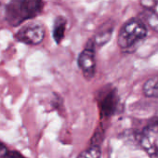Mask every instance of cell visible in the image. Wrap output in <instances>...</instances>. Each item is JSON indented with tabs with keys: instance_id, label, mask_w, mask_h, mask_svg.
Listing matches in <instances>:
<instances>
[{
	"instance_id": "1",
	"label": "cell",
	"mask_w": 158,
	"mask_h": 158,
	"mask_svg": "<svg viewBox=\"0 0 158 158\" xmlns=\"http://www.w3.org/2000/svg\"><path fill=\"white\" fill-rule=\"evenodd\" d=\"M43 0H10L6 6L5 20L11 26H19L36 17L43 9Z\"/></svg>"
},
{
	"instance_id": "2",
	"label": "cell",
	"mask_w": 158,
	"mask_h": 158,
	"mask_svg": "<svg viewBox=\"0 0 158 158\" xmlns=\"http://www.w3.org/2000/svg\"><path fill=\"white\" fill-rule=\"evenodd\" d=\"M147 35V29L140 19H131L121 28L118 35V45L123 49H129L136 46Z\"/></svg>"
},
{
	"instance_id": "3",
	"label": "cell",
	"mask_w": 158,
	"mask_h": 158,
	"mask_svg": "<svg viewBox=\"0 0 158 158\" xmlns=\"http://www.w3.org/2000/svg\"><path fill=\"white\" fill-rule=\"evenodd\" d=\"M97 102L102 118L113 116L116 113L120 102L116 89L111 85L103 87L98 92Z\"/></svg>"
},
{
	"instance_id": "4",
	"label": "cell",
	"mask_w": 158,
	"mask_h": 158,
	"mask_svg": "<svg viewBox=\"0 0 158 158\" xmlns=\"http://www.w3.org/2000/svg\"><path fill=\"white\" fill-rule=\"evenodd\" d=\"M96 46L93 39H89L85 48L79 54L77 59L78 67L80 68L84 77L87 80L93 78L96 73V60H95Z\"/></svg>"
},
{
	"instance_id": "5",
	"label": "cell",
	"mask_w": 158,
	"mask_h": 158,
	"mask_svg": "<svg viewBox=\"0 0 158 158\" xmlns=\"http://www.w3.org/2000/svg\"><path fill=\"white\" fill-rule=\"evenodd\" d=\"M45 38L44 27L38 23H29L22 26L15 35V39L28 46H37Z\"/></svg>"
},
{
	"instance_id": "6",
	"label": "cell",
	"mask_w": 158,
	"mask_h": 158,
	"mask_svg": "<svg viewBox=\"0 0 158 158\" xmlns=\"http://www.w3.org/2000/svg\"><path fill=\"white\" fill-rule=\"evenodd\" d=\"M114 32V24L113 23H106L103 25H102L99 30L97 31V33L95 34V35L92 37L95 46L96 47H102L105 44H107L113 35Z\"/></svg>"
},
{
	"instance_id": "7",
	"label": "cell",
	"mask_w": 158,
	"mask_h": 158,
	"mask_svg": "<svg viewBox=\"0 0 158 158\" xmlns=\"http://www.w3.org/2000/svg\"><path fill=\"white\" fill-rule=\"evenodd\" d=\"M135 138L139 145L148 153L150 158H158V147L152 141L151 139L142 133L137 134Z\"/></svg>"
},
{
	"instance_id": "8",
	"label": "cell",
	"mask_w": 158,
	"mask_h": 158,
	"mask_svg": "<svg viewBox=\"0 0 158 158\" xmlns=\"http://www.w3.org/2000/svg\"><path fill=\"white\" fill-rule=\"evenodd\" d=\"M67 26V20L62 16H58L54 20L53 23V31H52V36L56 44H60V42L63 40L65 35Z\"/></svg>"
},
{
	"instance_id": "9",
	"label": "cell",
	"mask_w": 158,
	"mask_h": 158,
	"mask_svg": "<svg viewBox=\"0 0 158 158\" xmlns=\"http://www.w3.org/2000/svg\"><path fill=\"white\" fill-rule=\"evenodd\" d=\"M143 93L150 98H158V74L152 76L144 83Z\"/></svg>"
},
{
	"instance_id": "10",
	"label": "cell",
	"mask_w": 158,
	"mask_h": 158,
	"mask_svg": "<svg viewBox=\"0 0 158 158\" xmlns=\"http://www.w3.org/2000/svg\"><path fill=\"white\" fill-rule=\"evenodd\" d=\"M139 19L146 23L152 30L158 32V14H156L153 10H144V11L140 14Z\"/></svg>"
},
{
	"instance_id": "11",
	"label": "cell",
	"mask_w": 158,
	"mask_h": 158,
	"mask_svg": "<svg viewBox=\"0 0 158 158\" xmlns=\"http://www.w3.org/2000/svg\"><path fill=\"white\" fill-rule=\"evenodd\" d=\"M141 133L145 135L146 137H148L149 139H151L152 137L157 136L158 135V116L152 118L148 122L147 126L144 127Z\"/></svg>"
},
{
	"instance_id": "12",
	"label": "cell",
	"mask_w": 158,
	"mask_h": 158,
	"mask_svg": "<svg viewBox=\"0 0 158 158\" xmlns=\"http://www.w3.org/2000/svg\"><path fill=\"white\" fill-rule=\"evenodd\" d=\"M102 150L99 145H91L89 149L82 152L77 158H101Z\"/></svg>"
},
{
	"instance_id": "13",
	"label": "cell",
	"mask_w": 158,
	"mask_h": 158,
	"mask_svg": "<svg viewBox=\"0 0 158 158\" xmlns=\"http://www.w3.org/2000/svg\"><path fill=\"white\" fill-rule=\"evenodd\" d=\"M56 97L53 99L52 101V106L54 107V109L58 110L60 113L62 112L63 110V102H62V99L61 97L58 96V95H55Z\"/></svg>"
},
{
	"instance_id": "14",
	"label": "cell",
	"mask_w": 158,
	"mask_h": 158,
	"mask_svg": "<svg viewBox=\"0 0 158 158\" xmlns=\"http://www.w3.org/2000/svg\"><path fill=\"white\" fill-rule=\"evenodd\" d=\"M140 4L146 10H153L158 4V0H141Z\"/></svg>"
},
{
	"instance_id": "15",
	"label": "cell",
	"mask_w": 158,
	"mask_h": 158,
	"mask_svg": "<svg viewBox=\"0 0 158 158\" xmlns=\"http://www.w3.org/2000/svg\"><path fill=\"white\" fill-rule=\"evenodd\" d=\"M2 158H25L23 155H22L19 152L16 151H8L7 153Z\"/></svg>"
},
{
	"instance_id": "16",
	"label": "cell",
	"mask_w": 158,
	"mask_h": 158,
	"mask_svg": "<svg viewBox=\"0 0 158 158\" xmlns=\"http://www.w3.org/2000/svg\"><path fill=\"white\" fill-rule=\"evenodd\" d=\"M5 15H6V7L0 2V20L1 19L5 20Z\"/></svg>"
},
{
	"instance_id": "17",
	"label": "cell",
	"mask_w": 158,
	"mask_h": 158,
	"mask_svg": "<svg viewBox=\"0 0 158 158\" xmlns=\"http://www.w3.org/2000/svg\"><path fill=\"white\" fill-rule=\"evenodd\" d=\"M7 152H8L7 147L1 141H0V157H3L7 153Z\"/></svg>"
}]
</instances>
